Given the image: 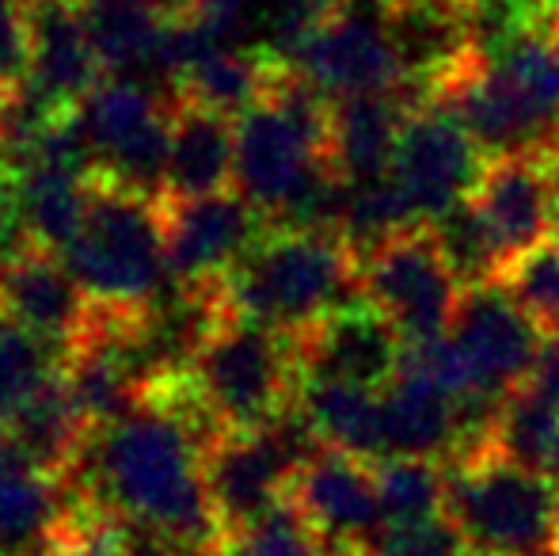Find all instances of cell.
Here are the masks:
<instances>
[{"instance_id":"7","label":"cell","mask_w":559,"mask_h":556,"mask_svg":"<svg viewBox=\"0 0 559 556\" xmlns=\"http://www.w3.org/2000/svg\"><path fill=\"white\" fill-rule=\"evenodd\" d=\"M461 294V282L449 275L427 225L400 233L361 260V297L404 335V343L445 335Z\"/></svg>"},{"instance_id":"46","label":"cell","mask_w":559,"mask_h":556,"mask_svg":"<svg viewBox=\"0 0 559 556\" xmlns=\"http://www.w3.org/2000/svg\"><path fill=\"white\" fill-rule=\"evenodd\" d=\"M556 156H559V153H556Z\"/></svg>"},{"instance_id":"10","label":"cell","mask_w":559,"mask_h":556,"mask_svg":"<svg viewBox=\"0 0 559 556\" xmlns=\"http://www.w3.org/2000/svg\"><path fill=\"white\" fill-rule=\"evenodd\" d=\"M160 217L168 275L183 286L222 282L271 229L263 210L236 187L202 199H160Z\"/></svg>"},{"instance_id":"43","label":"cell","mask_w":559,"mask_h":556,"mask_svg":"<svg viewBox=\"0 0 559 556\" xmlns=\"http://www.w3.org/2000/svg\"><path fill=\"white\" fill-rule=\"evenodd\" d=\"M552 31H556V35H559V8H556V20H552Z\"/></svg>"},{"instance_id":"6","label":"cell","mask_w":559,"mask_h":556,"mask_svg":"<svg viewBox=\"0 0 559 556\" xmlns=\"http://www.w3.org/2000/svg\"><path fill=\"white\" fill-rule=\"evenodd\" d=\"M171 111L176 99L145 84L104 76L92 96L73 111L76 127L96 161V176L138 191L145 199H164L168 191Z\"/></svg>"},{"instance_id":"45","label":"cell","mask_w":559,"mask_h":556,"mask_svg":"<svg viewBox=\"0 0 559 556\" xmlns=\"http://www.w3.org/2000/svg\"><path fill=\"white\" fill-rule=\"evenodd\" d=\"M0 171H4V156H0Z\"/></svg>"},{"instance_id":"24","label":"cell","mask_w":559,"mask_h":556,"mask_svg":"<svg viewBox=\"0 0 559 556\" xmlns=\"http://www.w3.org/2000/svg\"><path fill=\"white\" fill-rule=\"evenodd\" d=\"M8 435H12L15 450L27 465L43 469V473L61 476L84 450L92 427L76 412L73 397L66 389V378L50 381L35 401H27L12 419H4Z\"/></svg>"},{"instance_id":"36","label":"cell","mask_w":559,"mask_h":556,"mask_svg":"<svg viewBox=\"0 0 559 556\" xmlns=\"http://www.w3.org/2000/svg\"><path fill=\"white\" fill-rule=\"evenodd\" d=\"M153 8L164 15V20H187V15L199 12V0H153Z\"/></svg>"},{"instance_id":"32","label":"cell","mask_w":559,"mask_h":556,"mask_svg":"<svg viewBox=\"0 0 559 556\" xmlns=\"http://www.w3.org/2000/svg\"><path fill=\"white\" fill-rule=\"evenodd\" d=\"M210 556H332L328 545L317 537V530L301 519L294 504L274 507L251 527L236 530V534H222L214 542Z\"/></svg>"},{"instance_id":"27","label":"cell","mask_w":559,"mask_h":556,"mask_svg":"<svg viewBox=\"0 0 559 556\" xmlns=\"http://www.w3.org/2000/svg\"><path fill=\"white\" fill-rule=\"evenodd\" d=\"M427 233H430V240H435L438 256L445 260L449 275L461 282V289L495 286V282L507 279V271H510L507 248H502L491 222H487L484 210L472 199L456 202L453 210L435 217V222L427 225Z\"/></svg>"},{"instance_id":"4","label":"cell","mask_w":559,"mask_h":556,"mask_svg":"<svg viewBox=\"0 0 559 556\" xmlns=\"http://www.w3.org/2000/svg\"><path fill=\"white\" fill-rule=\"evenodd\" d=\"M187 381L222 430H255L297 401L301 370L289 335L225 317L199 351Z\"/></svg>"},{"instance_id":"25","label":"cell","mask_w":559,"mask_h":556,"mask_svg":"<svg viewBox=\"0 0 559 556\" xmlns=\"http://www.w3.org/2000/svg\"><path fill=\"white\" fill-rule=\"evenodd\" d=\"M556 450H559V412L525 381V386L510 389L502 397L491 423V435H487V450L479 458H499L518 469L548 476Z\"/></svg>"},{"instance_id":"31","label":"cell","mask_w":559,"mask_h":556,"mask_svg":"<svg viewBox=\"0 0 559 556\" xmlns=\"http://www.w3.org/2000/svg\"><path fill=\"white\" fill-rule=\"evenodd\" d=\"M50 556H164V542L88 504H69Z\"/></svg>"},{"instance_id":"39","label":"cell","mask_w":559,"mask_h":556,"mask_svg":"<svg viewBox=\"0 0 559 556\" xmlns=\"http://www.w3.org/2000/svg\"><path fill=\"white\" fill-rule=\"evenodd\" d=\"M525 4H537L540 12H548V15H552V0H525Z\"/></svg>"},{"instance_id":"16","label":"cell","mask_w":559,"mask_h":556,"mask_svg":"<svg viewBox=\"0 0 559 556\" xmlns=\"http://www.w3.org/2000/svg\"><path fill=\"white\" fill-rule=\"evenodd\" d=\"M559 191V156L556 153H522L487 161L479 179L476 202L502 240L514 268L522 256L537 252L552 240V206Z\"/></svg>"},{"instance_id":"19","label":"cell","mask_w":559,"mask_h":556,"mask_svg":"<svg viewBox=\"0 0 559 556\" xmlns=\"http://www.w3.org/2000/svg\"><path fill=\"white\" fill-rule=\"evenodd\" d=\"M384 458H430L453 465L461 450V397L415 366L400 363L381 389Z\"/></svg>"},{"instance_id":"1","label":"cell","mask_w":559,"mask_h":556,"mask_svg":"<svg viewBox=\"0 0 559 556\" xmlns=\"http://www.w3.org/2000/svg\"><path fill=\"white\" fill-rule=\"evenodd\" d=\"M217 435L191 381H168L130 416L92 430L61 484L69 504L99 507L176 549L210 553L222 537L206 496V446Z\"/></svg>"},{"instance_id":"9","label":"cell","mask_w":559,"mask_h":556,"mask_svg":"<svg viewBox=\"0 0 559 556\" xmlns=\"http://www.w3.org/2000/svg\"><path fill=\"white\" fill-rule=\"evenodd\" d=\"M445 335L468 366L472 389L510 393L533 378L548 332L502 282H495L464 289Z\"/></svg>"},{"instance_id":"41","label":"cell","mask_w":559,"mask_h":556,"mask_svg":"<svg viewBox=\"0 0 559 556\" xmlns=\"http://www.w3.org/2000/svg\"><path fill=\"white\" fill-rule=\"evenodd\" d=\"M350 4H384V0H350Z\"/></svg>"},{"instance_id":"42","label":"cell","mask_w":559,"mask_h":556,"mask_svg":"<svg viewBox=\"0 0 559 556\" xmlns=\"http://www.w3.org/2000/svg\"><path fill=\"white\" fill-rule=\"evenodd\" d=\"M15 556H50V549H46V553H15Z\"/></svg>"},{"instance_id":"38","label":"cell","mask_w":559,"mask_h":556,"mask_svg":"<svg viewBox=\"0 0 559 556\" xmlns=\"http://www.w3.org/2000/svg\"><path fill=\"white\" fill-rule=\"evenodd\" d=\"M548 481L559 488V450H556V461H552V469H548Z\"/></svg>"},{"instance_id":"37","label":"cell","mask_w":559,"mask_h":556,"mask_svg":"<svg viewBox=\"0 0 559 556\" xmlns=\"http://www.w3.org/2000/svg\"><path fill=\"white\" fill-rule=\"evenodd\" d=\"M384 4H389V0H384ZM415 4H438V8H456V12H464L472 0H415Z\"/></svg>"},{"instance_id":"33","label":"cell","mask_w":559,"mask_h":556,"mask_svg":"<svg viewBox=\"0 0 559 556\" xmlns=\"http://www.w3.org/2000/svg\"><path fill=\"white\" fill-rule=\"evenodd\" d=\"M361 556H468V542L449 519L412 530H384Z\"/></svg>"},{"instance_id":"8","label":"cell","mask_w":559,"mask_h":556,"mask_svg":"<svg viewBox=\"0 0 559 556\" xmlns=\"http://www.w3.org/2000/svg\"><path fill=\"white\" fill-rule=\"evenodd\" d=\"M487 171V156L453 111L427 104L407 115L392 153L389 179L400 187L419 225H430L472 199Z\"/></svg>"},{"instance_id":"21","label":"cell","mask_w":559,"mask_h":556,"mask_svg":"<svg viewBox=\"0 0 559 556\" xmlns=\"http://www.w3.org/2000/svg\"><path fill=\"white\" fill-rule=\"evenodd\" d=\"M236 187V119L179 99L171 111L168 191L164 199H202Z\"/></svg>"},{"instance_id":"12","label":"cell","mask_w":559,"mask_h":556,"mask_svg":"<svg viewBox=\"0 0 559 556\" xmlns=\"http://www.w3.org/2000/svg\"><path fill=\"white\" fill-rule=\"evenodd\" d=\"M324 168V141L312 138L274 99L263 96L236 119V191L255 202L266 222Z\"/></svg>"},{"instance_id":"34","label":"cell","mask_w":559,"mask_h":556,"mask_svg":"<svg viewBox=\"0 0 559 556\" xmlns=\"http://www.w3.org/2000/svg\"><path fill=\"white\" fill-rule=\"evenodd\" d=\"M27 0H0V81L20 84L27 76Z\"/></svg>"},{"instance_id":"11","label":"cell","mask_w":559,"mask_h":556,"mask_svg":"<svg viewBox=\"0 0 559 556\" xmlns=\"http://www.w3.org/2000/svg\"><path fill=\"white\" fill-rule=\"evenodd\" d=\"M294 69H301L332 99L392 92L404 84L389 27H384V4L338 0L305 38Z\"/></svg>"},{"instance_id":"5","label":"cell","mask_w":559,"mask_h":556,"mask_svg":"<svg viewBox=\"0 0 559 556\" xmlns=\"http://www.w3.org/2000/svg\"><path fill=\"white\" fill-rule=\"evenodd\" d=\"M449 469L445 519L468 549L491 556H537L556 545L559 488L548 476L499 458H472Z\"/></svg>"},{"instance_id":"3","label":"cell","mask_w":559,"mask_h":556,"mask_svg":"<svg viewBox=\"0 0 559 556\" xmlns=\"http://www.w3.org/2000/svg\"><path fill=\"white\" fill-rule=\"evenodd\" d=\"M92 305L138 312L171 282L160 199L92 179L84 225L61 252Z\"/></svg>"},{"instance_id":"28","label":"cell","mask_w":559,"mask_h":556,"mask_svg":"<svg viewBox=\"0 0 559 556\" xmlns=\"http://www.w3.org/2000/svg\"><path fill=\"white\" fill-rule=\"evenodd\" d=\"M384 530H412L445 519L449 469L430 458H384L373 465Z\"/></svg>"},{"instance_id":"17","label":"cell","mask_w":559,"mask_h":556,"mask_svg":"<svg viewBox=\"0 0 559 556\" xmlns=\"http://www.w3.org/2000/svg\"><path fill=\"white\" fill-rule=\"evenodd\" d=\"M0 312L69 351L92 320V297L58 252L27 245L0 260Z\"/></svg>"},{"instance_id":"40","label":"cell","mask_w":559,"mask_h":556,"mask_svg":"<svg viewBox=\"0 0 559 556\" xmlns=\"http://www.w3.org/2000/svg\"><path fill=\"white\" fill-rule=\"evenodd\" d=\"M556 549H559V504H556Z\"/></svg>"},{"instance_id":"20","label":"cell","mask_w":559,"mask_h":556,"mask_svg":"<svg viewBox=\"0 0 559 556\" xmlns=\"http://www.w3.org/2000/svg\"><path fill=\"white\" fill-rule=\"evenodd\" d=\"M412 111H419V107L407 99L404 88L335 99L328 164L346 184H369V179L389 176L400 130Z\"/></svg>"},{"instance_id":"44","label":"cell","mask_w":559,"mask_h":556,"mask_svg":"<svg viewBox=\"0 0 559 556\" xmlns=\"http://www.w3.org/2000/svg\"><path fill=\"white\" fill-rule=\"evenodd\" d=\"M468 556H491V553H476V549H468Z\"/></svg>"},{"instance_id":"29","label":"cell","mask_w":559,"mask_h":556,"mask_svg":"<svg viewBox=\"0 0 559 556\" xmlns=\"http://www.w3.org/2000/svg\"><path fill=\"white\" fill-rule=\"evenodd\" d=\"M66 370V351L0 312V423L12 419Z\"/></svg>"},{"instance_id":"23","label":"cell","mask_w":559,"mask_h":556,"mask_svg":"<svg viewBox=\"0 0 559 556\" xmlns=\"http://www.w3.org/2000/svg\"><path fill=\"white\" fill-rule=\"evenodd\" d=\"M69 514V492L61 476L35 465H12L0 473V556L46 553Z\"/></svg>"},{"instance_id":"30","label":"cell","mask_w":559,"mask_h":556,"mask_svg":"<svg viewBox=\"0 0 559 556\" xmlns=\"http://www.w3.org/2000/svg\"><path fill=\"white\" fill-rule=\"evenodd\" d=\"M407 229H419V217L389 176L369 179V184H350L338 240L350 248L354 260H369L377 248H384Z\"/></svg>"},{"instance_id":"13","label":"cell","mask_w":559,"mask_h":556,"mask_svg":"<svg viewBox=\"0 0 559 556\" xmlns=\"http://www.w3.org/2000/svg\"><path fill=\"white\" fill-rule=\"evenodd\" d=\"M289 504L317 530L328 553H361L384 534L373 465L332 446L297 469Z\"/></svg>"},{"instance_id":"2","label":"cell","mask_w":559,"mask_h":556,"mask_svg":"<svg viewBox=\"0 0 559 556\" xmlns=\"http://www.w3.org/2000/svg\"><path fill=\"white\" fill-rule=\"evenodd\" d=\"M228 317L301 335L328 312L366 301L361 263L338 237L266 229V237L217 282Z\"/></svg>"},{"instance_id":"15","label":"cell","mask_w":559,"mask_h":556,"mask_svg":"<svg viewBox=\"0 0 559 556\" xmlns=\"http://www.w3.org/2000/svg\"><path fill=\"white\" fill-rule=\"evenodd\" d=\"M27 76L23 92L38 99L50 115H73L104 81L88 31L76 0H27Z\"/></svg>"},{"instance_id":"18","label":"cell","mask_w":559,"mask_h":556,"mask_svg":"<svg viewBox=\"0 0 559 556\" xmlns=\"http://www.w3.org/2000/svg\"><path fill=\"white\" fill-rule=\"evenodd\" d=\"M84 31H88L104 76L145 84L160 96L176 99L179 92L168 73V23L153 0H76Z\"/></svg>"},{"instance_id":"35","label":"cell","mask_w":559,"mask_h":556,"mask_svg":"<svg viewBox=\"0 0 559 556\" xmlns=\"http://www.w3.org/2000/svg\"><path fill=\"white\" fill-rule=\"evenodd\" d=\"M530 386L559 412V328L545 335V351H540L537 370H533Z\"/></svg>"},{"instance_id":"14","label":"cell","mask_w":559,"mask_h":556,"mask_svg":"<svg viewBox=\"0 0 559 556\" xmlns=\"http://www.w3.org/2000/svg\"><path fill=\"white\" fill-rule=\"evenodd\" d=\"M294 351L301 378L384 389L400 370L404 335L369 301H358L294 335Z\"/></svg>"},{"instance_id":"22","label":"cell","mask_w":559,"mask_h":556,"mask_svg":"<svg viewBox=\"0 0 559 556\" xmlns=\"http://www.w3.org/2000/svg\"><path fill=\"white\" fill-rule=\"evenodd\" d=\"M297 409L305 412L309 427L317 430V438L324 446L369 461V465L384 461L381 389L301 378V386H297Z\"/></svg>"},{"instance_id":"26","label":"cell","mask_w":559,"mask_h":556,"mask_svg":"<svg viewBox=\"0 0 559 556\" xmlns=\"http://www.w3.org/2000/svg\"><path fill=\"white\" fill-rule=\"evenodd\" d=\"M278 61L263 58L243 46H222L199 66H191L179 81V99H191L210 111H222L228 119H240L243 111L259 104L271 88V76Z\"/></svg>"}]
</instances>
